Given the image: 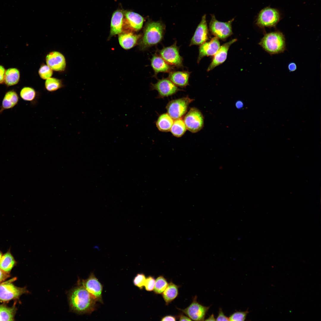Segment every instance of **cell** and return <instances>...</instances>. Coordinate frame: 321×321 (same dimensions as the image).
I'll list each match as a JSON object with an SVG mask.
<instances>
[{"label":"cell","instance_id":"603a6c76","mask_svg":"<svg viewBox=\"0 0 321 321\" xmlns=\"http://www.w3.org/2000/svg\"><path fill=\"white\" fill-rule=\"evenodd\" d=\"M19 95L23 100L29 102L33 105L36 104L40 96L34 88L28 86L23 87L20 90Z\"/></svg>","mask_w":321,"mask_h":321},{"label":"cell","instance_id":"83f0119b","mask_svg":"<svg viewBox=\"0 0 321 321\" xmlns=\"http://www.w3.org/2000/svg\"><path fill=\"white\" fill-rule=\"evenodd\" d=\"M14 306L9 307L0 305V321H13L16 312Z\"/></svg>","mask_w":321,"mask_h":321},{"label":"cell","instance_id":"6da1fadb","mask_svg":"<svg viewBox=\"0 0 321 321\" xmlns=\"http://www.w3.org/2000/svg\"><path fill=\"white\" fill-rule=\"evenodd\" d=\"M68 298L71 309L76 313L90 314L95 309L96 301L80 282L70 291Z\"/></svg>","mask_w":321,"mask_h":321},{"label":"cell","instance_id":"7c38bea8","mask_svg":"<svg viewBox=\"0 0 321 321\" xmlns=\"http://www.w3.org/2000/svg\"><path fill=\"white\" fill-rule=\"evenodd\" d=\"M151 86L152 89L157 90L159 96L162 97L171 95L180 90L168 78L158 80L155 84H152Z\"/></svg>","mask_w":321,"mask_h":321},{"label":"cell","instance_id":"e575fe53","mask_svg":"<svg viewBox=\"0 0 321 321\" xmlns=\"http://www.w3.org/2000/svg\"><path fill=\"white\" fill-rule=\"evenodd\" d=\"M155 280L154 277L150 276L146 278L144 286L146 290L148 291L153 290Z\"/></svg>","mask_w":321,"mask_h":321},{"label":"cell","instance_id":"f6af8a7d","mask_svg":"<svg viewBox=\"0 0 321 321\" xmlns=\"http://www.w3.org/2000/svg\"><path fill=\"white\" fill-rule=\"evenodd\" d=\"M2 252L0 251V261L2 256Z\"/></svg>","mask_w":321,"mask_h":321},{"label":"cell","instance_id":"7402d4cb","mask_svg":"<svg viewBox=\"0 0 321 321\" xmlns=\"http://www.w3.org/2000/svg\"><path fill=\"white\" fill-rule=\"evenodd\" d=\"M140 36L131 33L121 34L118 38L119 43L123 48L130 49L136 45Z\"/></svg>","mask_w":321,"mask_h":321},{"label":"cell","instance_id":"d6a6232c","mask_svg":"<svg viewBox=\"0 0 321 321\" xmlns=\"http://www.w3.org/2000/svg\"><path fill=\"white\" fill-rule=\"evenodd\" d=\"M248 313V310L246 311H237L232 314L229 317L230 321H244L247 314Z\"/></svg>","mask_w":321,"mask_h":321},{"label":"cell","instance_id":"74e56055","mask_svg":"<svg viewBox=\"0 0 321 321\" xmlns=\"http://www.w3.org/2000/svg\"><path fill=\"white\" fill-rule=\"evenodd\" d=\"M9 276V273H6L0 268V283Z\"/></svg>","mask_w":321,"mask_h":321},{"label":"cell","instance_id":"1f68e13d","mask_svg":"<svg viewBox=\"0 0 321 321\" xmlns=\"http://www.w3.org/2000/svg\"><path fill=\"white\" fill-rule=\"evenodd\" d=\"M38 73L40 77L44 80L51 78L53 75V70L48 66L42 65L38 70Z\"/></svg>","mask_w":321,"mask_h":321},{"label":"cell","instance_id":"f35d334b","mask_svg":"<svg viewBox=\"0 0 321 321\" xmlns=\"http://www.w3.org/2000/svg\"><path fill=\"white\" fill-rule=\"evenodd\" d=\"M176 318L175 317L168 315L165 316L161 318V321H176Z\"/></svg>","mask_w":321,"mask_h":321},{"label":"cell","instance_id":"ee69618b","mask_svg":"<svg viewBox=\"0 0 321 321\" xmlns=\"http://www.w3.org/2000/svg\"><path fill=\"white\" fill-rule=\"evenodd\" d=\"M93 247L94 249L98 250H100V247L98 245H95Z\"/></svg>","mask_w":321,"mask_h":321},{"label":"cell","instance_id":"52a82bcc","mask_svg":"<svg viewBox=\"0 0 321 321\" xmlns=\"http://www.w3.org/2000/svg\"><path fill=\"white\" fill-rule=\"evenodd\" d=\"M193 100L187 97L171 101L166 106L168 114L173 119H180L186 113L189 105Z\"/></svg>","mask_w":321,"mask_h":321},{"label":"cell","instance_id":"cb8c5ba5","mask_svg":"<svg viewBox=\"0 0 321 321\" xmlns=\"http://www.w3.org/2000/svg\"><path fill=\"white\" fill-rule=\"evenodd\" d=\"M20 73L17 68L11 67L6 70L4 84L7 87L17 84L19 81Z\"/></svg>","mask_w":321,"mask_h":321},{"label":"cell","instance_id":"3957f363","mask_svg":"<svg viewBox=\"0 0 321 321\" xmlns=\"http://www.w3.org/2000/svg\"><path fill=\"white\" fill-rule=\"evenodd\" d=\"M259 44L271 55L283 53L286 48L284 36L279 31L265 33Z\"/></svg>","mask_w":321,"mask_h":321},{"label":"cell","instance_id":"e0dca14e","mask_svg":"<svg viewBox=\"0 0 321 321\" xmlns=\"http://www.w3.org/2000/svg\"><path fill=\"white\" fill-rule=\"evenodd\" d=\"M151 66L156 76L160 72L170 73L174 69L173 66L167 63L160 56L155 54L151 59Z\"/></svg>","mask_w":321,"mask_h":321},{"label":"cell","instance_id":"9c48e42d","mask_svg":"<svg viewBox=\"0 0 321 321\" xmlns=\"http://www.w3.org/2000/svg\"><path fill=\"white\" fill-rule=\"evenodd\" d=\"M175 42L172 45L164 47L159 51L160 56L169 64L177 68L183 67V58L179 54V48Z\"/></svg>","mask_w":321,"mask_h":321},{"label":"cell","instance_id":"ffe728a7","mask_svg":"<svg viewBox=\"0 0 321 321\" xmlns=\"http://www.w3.org/2000/svg\"><path fill=\"white\" fill-rule=\"evenodd\" d=\"M123 14V12L120 10L113 13L111 22L110 35H115L122 32Z\"/></svg>","mask_w":321,"mask_h":321},{"label":"cell","instance_id":"2e32d148","mask_svg":"<svg viewBox=\"0 0 321 321\" xmlns=\"http://www.w3.org/2000/svg\"><path fill=\"white\" fill-rule=\"evenodd\" d=\"M237 41L234 39L223 44L215 54L212 62L210 64L207 71L212 70L216 67L223 63L226 60L228 51L230 46Z\"/></svg>","mask_w":321,"mask_h":321},{"label":"cell","instance_id":"277c9868","mask_svg":"<svg viewBox=\"0 0 321 321\" xmlns=\"http://www.w3.org/2000/svg\"><path fill=\"white\" fill-rule=\"evenodd\" d=\"M281 19L278 10L274 8L266 7L259 12L257 19L256 24L259 28L275 27Z\"/></svg>","mask_w":321,"mask_h":321},{"label":"cell","instance_id":"ab89813d","mask_svg":"<svg viewBox=\"0 0 321 321\" xmlns=\"http://www.w3.org/2000/svg\"><path fill=\"white\" fill-rule=\"evenodd\" d=\"M288 68L290 71L293 72L296 70L297 65L295 63L292 62L289 64Z\"/></svg>","mask_w":321,"mask_h":321},{"label":"cell","instance_id":"836d02e7","mask_svg":"<svg viewBox=\"0 0 321 321\" xmlns=\"http://www.w3.org/2000/svg\"><path fill=\"white\" fill-rule=\"evenodd\" d=\"M146 279V277L143 273H139L134 278L133 283L135 286L141 289L144 286Z\"/></svg>","mask_w":321,"mask_h":321},{"label":"cell","instance_id":"d6986e66","mask_svg":"<svg viewBox=\"0 0 321 321\" xmlns=\"http://www.w3.org/2000/svg\"><path fill=\"white\" fill-rule=\"evenodd\" d=\"M190 74L188 71H172L169 73L168 79L177 86L185 87L188 85Z\"/></svg>","mask_w":321,"mask_h":321},{"label":"cell","instance_id":"484cf974","mask_svg":"<svg viewBox=\"0 0 321 321\" xmlns=\"http://www.w3.org/2000/svg\"><path fill=\"white\" fill-rule=\"evenodd\" d=\"M16 264V261L10 251L2 255L0 261V268L9 273Z\"/></svg>","mask_w":321,"mask_h":321},{"label":"cell","instance_id":"d4e9b609","mask_svg":"<svg viewBox=\"0 0 321 321\" xmlns=\"http://www.w3.org/2000/svg\"><path fill=\"white\" fill-rule=\"evenodd\" d=\"M179 286L170 281L162 293L163 298L166 305L171 303L177 296Z\"/></svg>","mask_w":321,"mask_h":321},{"label":"cell","instance_id":"f546056e","mask_svg":"<svg viewBox=\"0 0 321 321\" xmlns=\"http://www.w3.org/2000/svg\"><path fill=\"white\" fill-rule=\"evenodd\" d=\"M45 86L46 90L48 91L53 92L62 88L64 85L61 80L51 77L46 79Z\"/></svg>","mask_w":321,"mask_h":321},{"label":"cell","instance_id":"b9f144b4","mask_svg":"<svg viewBox=\"0 0 321 321\" xmlns=\"http://www.w3.org/2000/svg\"><path fill=\"white\" fill-rule=\"evenodd\" d=\"M236 107L238 109L242 108L243 106V102L241 101H238L236 102L235 104Z\"/></svg>","mask_w":321,"mask_h":321},{"label":"cell","instance_id":"d590c367","mask_svg":"<svg viewBox=\"0 0 321 321\" xmlns=\"http://www.w3.org/2000/svg\"><path fill=\"white\" fill-rule=\"evenodd\" d=\"M217 321H229V318L225 316L223 313L222 309L220 308L219 310L218 315L216 318Z\"/></svg>","mask_w":321,"mask_h":321},{"label":"cell","instance_id":"4dcf8cb0","mask_svg":"<svg viewBox=\"0 0 321 321\" xmlns=\"http://www.w3.org/2000/svg\"><path fill=\"white\" fill-rule=\"evenodd\" d=\"M168 283L166 279L162 276H158L155 280L153 291L156 294H161L166 288Z\"/></svg>","mask_w":321,"mask_h":321},{"label":"cell","instance_id":"ac0fdd59","mask_svg":"<svg viewBox=\"0 0 321 321\" xmlns=\"http://www.w3.org/2000/svg\"><path fill=\"white\" fill-rule=\"evenodd\" d=\"M19 97L16 91L11 89L7 91L3 97L0 108V114L5 110L12 108L18 103Z\"/></svg>","mask_w":321,"mask_h":321},{"label":"cell","instance_id":"f1b7e54d","mask_svg":"<svg viewBox=\"0 0 321 321\" xmlns=\"http://www.w3.org/2000/svg\"><path fill=\"white\" fill-rule=\"evenodd\" d=\"M186 129L184 121L180 119L174 121L170 130L174 136L180 137L185 133Z\"/></svg>","mask_w":321,"mask_h":321},{"label":"cell","instance_id":"60d3db41","mask_svg":"<svg viewBox=\"0 0 321 321\" xmlns=\"http://www.w3.org/2000/svg\"><path fill=\"white\" fill-rule=\"evenodd\" d=\"M179 321H191L192 320L188 317L183 314H180L178 316Z\"/></svg>","mask_w":321,"mask_h":321},{"label":"cell","instance_id":"44dd1931","mask_svg":"<svg viewBox=\"0 0 321 321\" xmlns=\"http://www.w3.org/2000/svg\"><path fill=\"white\" fill-rule=\"evenodd\" d=\"M125 16L129 26L133 30L138 31L142 27L144 18L140 15L131 11H126L124 13Z\"/></svg>","mask_w":321,"mask_h":321},{"label":"cell","instance_id":"30bf717a","mask_svg":"<svg viewBox=\"0 0 321 321\" xmlns=\"http://www.w3.org/2000/svg\"><path fill=\"white\" fill-rule=\"evenodd\" d=\"M197 297L196 296L193 298L191 304L184 309H178L181 311L191 320L195 321H204L206 314L210 308V306H205L199 303L197 301Z\"/></svg>","mask_w":321,"mask_h":321},{"label":"cell","instance_id":"7a4b0ae2","mask_svg":"<svg viewBox=\"0 0 321 321\" xmlns=\"http://www.w3.org/2000/svg\"><path fill=\"white\" fill-rule=\"evenodd\" d=\"M165 27L159 22H152L147 23L140 43V48L145 50L156 45L162 40Z\"/></svg>","mask_w":321,"mask_h":321},{"label":"cell","instance_id":"ba28073f","mask_svg":"<svg viewBox=\"0 0 321 321\" xmlns=\"http://www.w3.org/2000/svg\"><path fill=\"white\" fill-rule=\"evenodd\" d=\"M184 122L186 128L193 133H196L203 128L204 118L201 112L195 108H192L185 115Z\"/></svg>","mask_w":321,"mask_h":321},{"label":"cell","instance_id":"8fae6325","mask_svg":"<svg viewBox=\"0 0 321 321\" xmlns=\"http://www.w3.org/2000/svg\"><path fill=\"white\" fill-rule=\"evenodd\" d=\"M80 283L94 298L97 302L102 303L103 287L93 273L86 279L83 280Z\"/></svg>","mask_w":321,"mask_h":321},{"label":"cell","instance_id":"5bb4252c","mask_svg":"<svg viewBox=\"0 0 321 321\" xmlns=\"http://www.w3.org/2000/svg\"><path fill=\"white\" fill-rule=\"evenodd\" d=\"M47 65L53 70L64 71L66 66V62L64 56L61 53L54 51L49 53L46 57Z\"/></svg>","mask_w":321,"mask_h":321},{"label":"cell","instance_id":"8992f818","mask_svg":"<svg viewBox=\"0 0 321 321\" xmlns=\"http://www.w3.org/2000/svg\"><path fill=\"white\" fill-rule=\"evenodd\" d=\"M211 16L209 29L213 35L224 41L232 34V24L234 19L224 22L217 20L213 15Z\"/></svg>","mask_w":321,"mask_h":321},{"label":"cell","instance_id":"4316f807","mask_svg":"<svg viewBox=\"0 0 321 321\" xmlns=\"http://www.w3.org/2000/svg\"><path fill=\"white\" fill-rule=\"evenodd\" d=\"M173 122V119L168 114L166 113L159 116L156 125L159 130L166 132L170 130Z\"/></svg>","mask_w":321,"mask_h":321},{"label":"cell","instance_id":"8d00e7d4","mask_svg":"<svg viewBox=\"0 0 321 321\" xmlns=\"http://www.w3.org/2000/svg\"><path fill=\"white\" fill-rule=\"evenodd\" d=\"M6 70L2 65H0V84H4Z\"/></svg>","mask_w":321,"mask_h":321},{"label":"cell","instance_id":"7bdbcfd3","mask_svg":"<svg viewBox=\"0 0 321 321\" xmlns=\"http://www.w3.org/2000/svg\"><path fill=\"white\" fill-rule=\"evenodd\" d=\"M205 320H216L213 314H212Z\"/></svg>","mask_w":321,"mask_h":321},{"label":"cell","instance_id":"4fadbf2b","mask_svg":"<svg viewBox=\"0 0 321 321\" xmlns=\"http://www.w3.org/2000/svg\"><path fill=\"white\" fill-rule=\"evenodd\" d=\"M208 39V31L206 15H204L191 40L189 46L200 45L205 42Z\"/></svg>","mask_w":321,"mask_h":321},{"label":"cell","instance_id":"9a60e30c","mask_svg":"<svg viewBox=\"0 0 321 321\" xmlns=\"http://www.w3.org/2000/svg\"><path fill=\"white\" fill-rule=\"evenodd\" d=\"M220 47V43L216 37H214L209 42H205L200 45L197 62L205 56L214 55Z\"/></svg>","mask_w":321,"mask_h":321},{"label":"cell","instance_id":"5b68a950","mask_svg":"<svg viewBox=\"0 0 321 321\" xmlns=\"http://www.w3.org/2000/svg\"><path fill=\"white\" fill-rule=\"evenodd\" d=\"M15 280L13 278L0 283V301L5 302L19 298L22 295L28 292L25 287H20L12 283Z\"/></svg>","mask_w":321,"mask_h":321}]
</instances>
